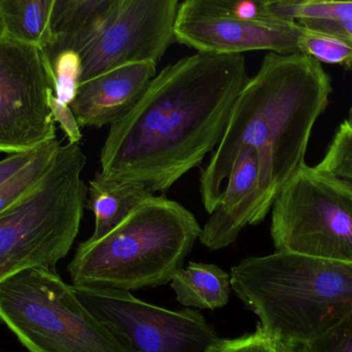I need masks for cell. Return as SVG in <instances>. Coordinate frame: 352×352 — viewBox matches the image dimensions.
Returning a JSON list of instances; mask_svg holds the SVG:
<instances>
[{
	"label": "cell",
	"instance_id": "7a4b0ae2",
	"mask_svg": "<svg viewBox=\"0 0 352 352\" xmlns=\"http://www.w3.org/2000/svg\"><path fill=\"white\" fill-rule=\"evenodd\" d=\"M332 80L320 62L301 53H268L232 107L225 134L200 177L203 206L211 214L223 183L244 148L256 153L260 169L256 225L275 198L306 165L312 130L330 103Z\"/></svg>",
	"mask_w": 352,
	"mask_h": 352
},
{
	"label": "cell",
	"instance_id": "484cf974",
	"mask_svg": "<svg viewBox=\"0 0 352 352\" xmlns=\"http://www.w3.org/2000/svg\"><path fill=\"white\" fill-rule=\"evenodd\" d=\"M49 107L51 110L52 116H53L54 121L59 123L60 127L63 130L67 138L69 144L80 145L82 140V134L80 132V125L76 121V116L72 112L70 105H64V103L58 101L55 94L52 93L49 99Z\"/></svg>",
	"mask_w": 352,
	"mask_h": 352
},
{
	"label": "cell",
	"instance_id": "30bf717a",
	"mask_svg": "<svg viewBox=\"0 0 352 352\" xmlns=\"http://www.w3.org/2000/svg\"><path fill=\"white\" fill-rule=\"evenodd\" d=\"M74 289L87 309L134 352H213L221 343L214 329L195 310L165 309L130 291Z\"/></svg>",
	"mask_w": 352,
	"mask_h": 352
},
{
	"label": "cell",
	"instance_id": "4316f807",
	"mask_svg": "<svg viewBox=\"0 0 352 352\" xmlns=\"http://www.w3.org/2000/svg\"><path fill=\"white\" fill-rule=\"evenodd\" d=\"M297 23L309 28L342 35L352 39V19L337 21L305 20Z\"/></svg>",
	"mask_w": 352,
	"mask_h": 352
},
{
	"label": "cell",
	"instance_id": "8992f818",
	"mask_svg": "<svg viewBox=\"0 0 352 352\" xmlns=\"http://www.w3.org/2000/svg\"><path fill=\"white\" fill-rule=\"evenodd\" d=\"M0 322L28 352H134L45 267L0 281Z\"/></svg>",
	"mask_w": 352,
	"mask_h": 352
},
{
	"label": "cell",
	"instance_id": "ba28073f",
	"mask_svg": "<svg viewBox=\"0 0 352 352\" xmlns=\"http://www.w3.org/2000/svg\"><path fill=\"white\" fill-rule=\"evenodd\" d=\"M177 0H113L89 30L54 39L49 57L72 50L82 60V82L135 62L158 64L175 41Z\"/></svg>",
	"mask_w": 352,
	"mask_h": 352
},
{
	"label": "cell",
	"instance_id": "6da1fadb",
	"mask_svg": "<svg viewBox=\"0 0 352 352\" xmlns=\"http://www.w3.org/2000/svg\"><path fill=\"white\" fill-rule=\"evenodd\" d=\"M250 80L243 55L197 53L169 64L140 101L109 126L100 173L113 181L170 189L223 138Z\"/></svg>",
	"mask_w": 352,
	"mask_h": 352
},
{
	"label": "cell",
	"instance_id": "e0dca14e",
	"mask_svg": "<svg viewBox=\"0 0 352 352\" xmlns=\"http://www.w3.org/2000/svg\"><path fill=\"white\" fill-rule=\"evenodd\" d=\"M61 141L45 143L37 149L35 156L18 173L0 185V214L12 208L30 194L45 177L61 148Z\"/></svg>",
	"mask_w": 352,
	"mask_h": 352
},
{
	"label": "cell",
	"instance_id": "f546056e",
	"mask_svg": "<svg viewBox=\"0 0 352 352\" xmlns=\"http://www.w3.org/2000/svg\"><path fill=\"white\" fill-rule=\"evenodd\" d=\"M346 121L352 125V107L349 110V118H347Z\"/></svg>",
	"mask_w": 352,
	"mask_h": 352
},
{
	"label": "cell",
	"instance_id": "4dcf8cb0",
	"mask_svg": "<svg viewBox=\"0 0 352 352\" xmlns=\"http://www.w3.org/2000/svg\"><path fill=\"white\" fill-rule=\"evenodd\" d=\"M1 33H2V25H1V22H0V35H1Z\"/></svg>",
	"mask_w": 352,
	"mask_h": 352
},
{
	"label": "cell",
	"instance_id": "7c38bea8",
	"mask_svg": "<svg viewBox=\"0 0 352 352\" xmlns=\"http://www.w3.org/2000/svg\"><path fill=\"white\" fill-rule=\"evenodd\" d=\"M153 61L126 64L82 82L70 107L80 127L100 128L121 119L156 76Z\"/></svg>",
	"mask_w": 352,
	"mask_h": 352
},
{
	"label": "cell",
	"instance_id": "9a60e30c",
	"mask_svg": "<svg viewBox=\"0 0 352 352\" xmlns=\"http://www.w3.org/2000/svg\"><path fill=\"white\" fill-rule=\"evenodd\" d=\"M171 289L184 307L215 310L229 302L231 274L215 265L192 262L176 273Z\"/></svg>",
	"mask_w": 352,
	"mask_h": 352
},
{
	"label": "cell",
	"instance_id": "44dd1931",
	"mask_svg": "<svg viewBox=\"0 0 352 352\" xmlns=\"http://www.w3.org/2000/svg\"><path fill=\"white\" fill-rule=\"evenodd\" d=\"M184 3L196 12L213 16L248 22H280L269 12L266 0H186Z\"/></svg>",
	"mask_w": 352,
	"mask_h": 352
},
{
	"label": "cell",
	"instance_id": "f1b7e54d",
	"mask_svg": "<svg viewBox=\"0 0 352 352\" xmlns=\"http://www.w3.org/2000/svg\"><path fill=\"white\" fill-rule=\"evenodd\" d=\"M285 344V343H283ZM285 345V352H305L303 345Z\"/></svg>",
	"mask_w": 352,
	"mask_h": 352
},
{
	"label": "cell",
	"instance_id": "4fadbf2b",
	"mask_svg": "<svg viewBox=\"0 0 352 352\" xmlns=\"http://www.w3.org/2000/svg\"><path fill=\"white\" fill-rule=\"evenodd\" d=\"M260 169L256 153L244 148L234 161L219 204L201 229V244L211 251L237 239L246 225H256Z\"/></svg>",
	"mask_w": 352,
	"mask_h": 352
},
{
	"label": "cell",
	"instance_id": "5bb4252c",
	"mask_svg": "<svg viewBox=\"0 0 352 352\" xmlns=\"http://www.w3.org/2000/svg\"><path fill=\"white\" fill-rule=\"evenodd\" d=\"M151 194L144 185L107 179L100 172L88 186L87 208L95 217V229L89 241H97L113 231Z\"/></svg>",
	"mask_w": 352,
	"mask_h": 352
},
{
	"label": "cell",
	"instance_id": "7402d4cb",
	"mask_svg": "<svg viewBox=\"0 0 352 352\" xmlns=\"http://www.w3.org/2000/svg\"><path fill=\"white\" fill-rule=\"evenodd\" d=\"M314 169L352 186V125L346 120L339 126L324 158Z\"/></svg>",
	"mask_w": 352,
	"mask_h": 352
},
{
	"label": "cell",
	"instance_id": "277c9868",
	"mask_svg": "<svg viewBox=\"0 0 352 352\" xmlns=\"http://www.w3.org/2000/svg\"><path fill=\"white\" fill-rule=\"evenodd\" d=\"M201 229L186 207L151 196L104 237L78 245L68 265L72 285L130 291L167 284Z\"/></svg>",
	"mask_w": 352,
	"mask_h": 352
},
{
	"label": "cell",
	"instance_id": "cb8c5ba5",
	"mask_svg": "<svg viewBox=\"0 0 352 352\" xmlns=\"http://www.w3.org/2000/svg\"><path fill=\"white\" fill-rule=\"evenodd\" d=\"M303 346L305 352H352V310Z\"/></svg>",
	"mask_w": 352,
	"mask_h": 352
},
{
	"label": "cell",
	"instance_id": "5b68a950",
	"mask_svg": "<svg viewBox=\"0 0 352 352\" xmlns=\"http://www.w3.org/2000/svg\"><path fill=\"white\" fill-rule=\"evenodd\" d=\"M86 163L80 145L61 146L38 185L0 214V281L32 267L55 270L67 256L88 200Z\"/></svg>",
	"mask_w": 352,
	"mask_h": 352
},
{
	"label": "cell",
	"instance_id": "83f0119b",
	"mask_svg": "<svg viewBox=\"0 0 352 352\" xmlns=\"http://www.w3.org/2000/svg\"><path fill=\"white\" fill-rule=\"evenodd\" d=\"M38 149V148H37ZM37 149L28 152L16 153L0 161V185L18 173L36 154Z\"/></svg>",
	"mask_w": 352,
	"mask_h": 352
},
{
	"label": "cell",
	"instance_id": "3957f363",
	"mask_svg": "<svg viewBox=\"0 0 352 352\" xmlns=\"http://www.w3.org/2000/svg\"><path fill=\"white\" fill-rule=\"evenodd\" d=\"M232 291L269 337L306 345L352 310V262L274 252L231 269Z\"/></svg>",
	"mask_w": 352,
	"mask_h": 352
},
{
	"label": "cell",
	"instance_id": "8fae6325",
	"mask_svg": "<svg viewBox=\"0 0 352 352\" xmlns=\"http://www.w3.org/2000/svg\"><path fill=\"white\" fill-rule=\"evenodd\" d=\"M302 25L258 23L203 14L182 2L175 21V41L201 53L234 55L252 51L289 55L299 53Z\"/></svg>",
	"mask_w": 352,
	"mask_h": 352
},
{
	"label": "cell",
	"instance_id": "2e32d148",
	"mask_svg": "<svg viewBox=\"0 0 352 352\" xmlns=\"http://www.w3.org/2000/svg\"><path fill=\"white\" fill-rule=\"evenodd\" d=\"M55 0H0L1 34L39 49L53 43L52 12Z\"/></svg>",
	"mask_w": 352,
	"mask_h": 352
},
{
	"label": "cell",
	"instance_id": "52a82bcc",
	"mask_svg": "<svg viewBox=\"0 0 352 352\" xmlns=\"http://www.w3.org/2000/svg\"><path fill=\"white\" fill-rule=\"evenodd\" d=\"M276 252L352 262V186L304 165L275 198Z\"/></svg>",
	"mask_w": 352,
	"mask_h": 352
},
{
	"label": "cell",
	"instance_id": "9c48e42d",
	"mask_svg": "<svg viewBox=\"0 0 352 352\" xmlns=\"http://www.w3.org/2000/svg\"><path fill=\"white\" fill-rule=\"evenodd\" d=\"M52 93L53 66L45 50L0 35V152H28L57 138Z\"/></svg>",
	"mask_w": 352,
	"mask_h": 352
},
{
	"label": "cell",
	"instance_id": "d6986e66",
	"mask_svg": "<svg viewBox=\"0 0 352 352\" xmlns=\"http://www.w3.org/2000/svg\"><path fill=\"white\" fill-rule=\"evenodd\" d=\"M266 6L274 18L285 22L352 19V1L266 0Z\"/></svg>",
	"mask_w": 352,
	"mask_h": 352
},
{
	"label": "cell",
	"instance_id": "d4e9b609",
	"mask_svg": "<svg viewBox=\"0 0 352 352\" xmlns=\"http://www.w3.org/2000/svg\"><path fill=\"white\" fill-rule=\"evenodd\" d=\"M213 352H285V345L269 337L258 326L252 334L235 339H221Z\"/></svg>",
	"mask_w": 352,
	"mask_h": 352
},
{
	"label": "cell",
	"instance_id": "ac0fdd59",
	"mask_svg": "<svg viewBox=\"0 0 352 352\" xmlns=\"http://www.w3.org/2000/svg\"><path fill=\"white\" fill-rule=\"evenodd\" d=\"M113 3V0H55L51 21L54 39L92 28Z\"/></svg>",
	"mask_w": 352,
	"mask_h": 352
},
{
	"label": "cell",
	"instance_id": "603a6c76",
	"mask_svg": "<svg viewBox=\"0 0 352 352\" xmlns=\"http://www.w3.org/2000/svg\"><path fill=\"white\" fill-rule=\"evenodd\" d=\"M50 59L53 66L54 94L58 101L70 105L82 82V65L80 55L72 50H64Z\"/></svg>",
	"mask_w": 352,
	"mask_h": 352
},
{
	"label": "cell",
	"instance_id": "ffe728a7",
	"mask_svg": "<svg viewBox=\"0 0 352 352\" xmlns=\"http://www.w3.org/2000/svg\"><path fill=\"white\" fill-rule=\"evenodd\" d=\"M299 53L322 63L352 70V39L334 33L324 32L302 25L298 41Z\"/></svg>",
	"mask_w": 352,
	"mask_h": 352
}]
</instances>
